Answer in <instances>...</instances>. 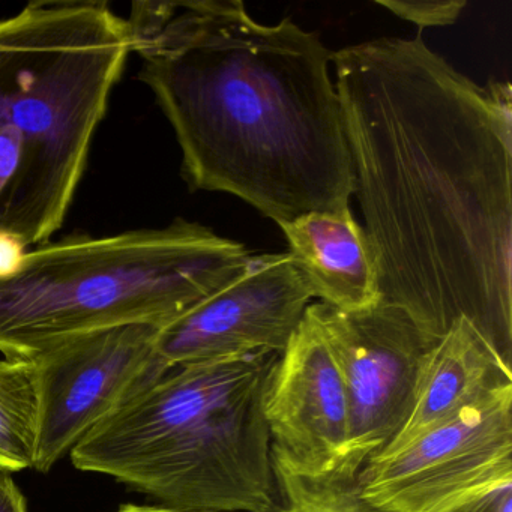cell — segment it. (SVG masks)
I'll use <instances>...</instances> for the list:
<instances>
[{"label":"cell","mask_w":512,"mask_h":512,"mask_svg":"<svg viewBox=\"0 0 512 512\" xmlns=\"http://www.w3.org/2000/svg\"><path fill=\"white\" fill-rule=\"evenodd\" d=\"M382 299L431 344L466 317L512 355V92L421 37L332 55Z\"/></svg>","instance_id":"6da1fadb"},{"label":"cell","mask_w":512,"mask_h":512,"mask_svg":"<svg viewBox=\"0 0 512 512\" xmlns=\"http://www.w3.org/2000/svg\"><path fill=\"white\" fill-rule=\"evenodd\" d=\"M173 128L191 191L232 194L280 226L355 194L334 52L292 19L262 25L241 0L176 4L134 46Z\"/></svg>","instance_id":"7a4b0ae2"},{"label":"cell","mask_w":512,"mask_h":512,"mask_svg":"<svg viewBox=\"0 0 512 512\" xmlns=\"http://www.w3.org/2000/svg\"><path fill=\"white\" fill-rule=\"evenodd\" d=\"M278 358L251 353L172 367L94 428L71 461L158 505L272 512L278 491L265 397Z\"/></svg>","instance_id":"3957f363"},{"label":"cell","mask_w":512,"mask_h":512,"mask_svg":"<svg viewBox=\"0 0 512 512\" xmlns=\"http://www.w3.org/2000/svg\"><path fill=\"white\" fill-rule=\"evenodd\" d=\"M131 53L127 20L104 0H34L0 20V130L23 139L0 233L31 248L62 229Z\"/></svg>","instance_id":"277c9868"},{"label":"cell","mask_w":512,"mask_h":512,"mask_svg":"<svg viewBox=\"0 0 512 512\" xmlns=\"http://www.w3.org/2000/svg\"><path fill=\"white\" fill-rule=\"evenodd\" d=\"M250 257L241 242L184 218L38 245L0 277V353L31 359L109 329L161 328L229 283Z\"/></svg>","instance_id":"5b68a950"},{"label":"cell","mask_w":512,"mask_h":512,"mask_svg":"<svg viewBox=\"0 0 512 512\" xmlns=\"http://www.w3.org/2000/svg\"><path fill=\"white\" fill-rule=\"evenodd\" d=\"M356 481L383 512H449L512 484V385L485 395L403 451L368 461Z\"/></svg>","instance_id":"8992f818"},{"label":"cell","mask_w":512,"mask_h":512,"mask_svg":"<svg viewBox=\"0 0 512 512\" xmlns=\"http://www.w3.org/2000/svg\"><path fill=\"white\" fill-rule=\"evenodd\" d=\"M346 389L349 437L334 476L356 479L403 427L412 406L419 365L433 344L397 305L343 311L313 302Z\"/></svg>","instance_id":"52a82bcc"},{"label":"cell","mask_w":512,"mask_h":512,"mask_svg":"<svg viewBox=\"0 0 512 512\" xmlns=\"http://www.w3.org/2000/svg\"><path fill=\"white\" fill-rule=\"evenodd\" d=\"M157 329H109L32 358L40 386L35 470L50 472L101 422L170 370L155 350Z\"/></svg>","instance_id":"ba28073f"},{"label":"cell","mask_w":512,"mask_h":512,"mask_svg":"<svg viewBox=\"0 0 512 512\" xmlns=\"http://www.w3.org/2000/svg\"><path fill=\"white\" fill-rule=\"evenodd\" d=\"M313 299L289 253L257 254L217 292L158 328L155 350L170 368L281 355Z\"/></svg>","instance_id":"9c48e42d"},{"label":"cell","mask_w":512,"mask_h":512,"mask_svg":"<svg viewBox=\"0 0 512 512\" xmlns=\"http://www.w3.org/2000/svg\"><path fill=\"white\" fill-rule=\"evenodd\" d=\"M265 418L272 454L293 472L335 475L349 437L346 389L325 335L307 311L272 373Z\"/></svg>","instance_id":"30bf717a"},{"label":"cell","mask_w":512,"mask_h":512,"mask_svg":"<svg viewBox=\"0 0 512 512\" xmlns=\"http://www.w3.org/2000/svg\"><path fill=\"white\" fill-rule=\"evenodd\" d=\"M505 385H512L511 362L470 320L460 317L425 352L409 416L388 445L371 460L403 451L428 431L451 421Z\"/></svg>","instance_id":"8fae6325"},{"label":"cell","mask_w":512,"mask_h":512,"mask_svg":"<svg viewBox=\"0 0 512 512\" xmlns=\"http://www.w3.org/2000/svg\"><path fill=\"white\" fill-rule=\"evenodd\" d=\"M280 229L314 299L343 311L365 310L382 301L373 248L350 208L308 212Z\"/></svg>","instance_id":"7c38bea8"},{"label":"cell","mask_w":512,"mask_h":512,"mask_svg":"<svg viewBox=\"0 0 512 512\" xmlns=\"http://www.w3.org/2000/svg\"><path fill=\"white\" fill-rule=\"evenodd\" d=\"M40 421L35 359L0 361V473L34 469Z\"/></svg>","instance_id":"4fadbf2b"},{"label":"cell","mask_w":512,"mask_h":512,"mask_svg":"<svg viewBox=\"0 0 512 512\" xmlns=\"http://www.w3.org/2000/svg\"><path fill=\"white\" fill-rule=\"evenodd\" d=\"M274 457L278 505L272 512H383L362 496L356 479L308 478Z\"/></svg>","instance_id":"5bb4252c"},{"label":"cell","mask_w":512,"mask_h":512,"mask_svg":"<svg viewBox=\"0 0 512 512\" xmlns=\"http://www.w3.org/2000/svg\"><path fill=\"white\" fill-rule=\"evenodd\" d=\"M395 16L419 29L454 25L466 8V0H377Z\"/></svg>","instance_id":"9a60e30c"},{"label":"cell","mask_w":512,"mask_h":512,"mask_svg":"<svg viewBox=\"0 0 512 512\" xmlns=\"http://www.w3.org/2000/svg\"><path fill=\"white\" fill-rule=\"evenodd\" d=\"M23 139L19 133L4 128L0 130V197L10 187L22 161Z\"/></svg>","instance_id":"2e32d148"},{"label":"cell","mask_w":512,"mask_h":512,"mask_svg":"<svg viewBox=\"0 0 512 512\" xmlns=\"http://www.w3.org/2000/svg\"><path fill=\"white\" fill-rule=\"evenodd\" d=\"M449 512H512V484L496 488Z\"/></svg>","instance_id":"e0dca14e"},{"label":"cell","mask_w":512,"mask_h":512,"mask_svg":"<svg viewBox=\"0 0 512 512\" xmlns=\"http://www.w3.org/2000/svg\"><path fill=\"white\" fill-rule=\"evenodd\" d=\"M28 250L22 239L0 233V277L13 274Z\"/></svg>","instance_id":"ac0fdd59"},{"label":"cell","mask_w":512,"mask_h":512,"mask_svg":"<svg viewBox=\"0 0 512 512\" xmlns=\"http://www.w3.org/2000/svg\"><path fill=\"white\" fill-rule=\"evenodd\" d=\"M0 512H28V502L11 475L0 473Z\"/></svg>","instance_id":"d6986e66"},{"label":"cell","mask_w":512,"mask_h":512,"mask_svg":"<svg viewBox=\"0 0 512 512\" xmlns=\"http://www.w3.org/2000/svg\"><path fill=\"white\" fill-rule=\"evenodd\" d=\"M116 512H196V511H185V509L170 508V506L164 505H128L119 506Z\"/></svg>","instance_id":"ffe728a7"}]
</instances>
